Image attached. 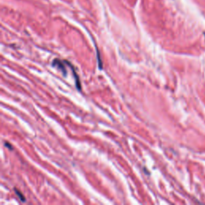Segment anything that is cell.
<instances>
[{"mask_svg": "<svg viewBox=\"0 0 205 205\" xmlns=\"http://www.w3.org/2000/svg\"><path fill=\"white\" fill-rule=\"evenodd\" d=\"M65 64H66V61L65 60H60L59 59H55L52 62V66L56 67L58 70L61 71L64 76H66L67 73H66V66H65Z\"/></svg>", "mask_w": 205, "mask_h": 205, "instance_id": "6da1fadb", "label": "cell"}, {"mask_svg": "<svg viewBox=\"0 0 205 205\" xmlns=\"http://www.w3.org/2000/svg\"><path fill=\"white\" fill-rule=\"evenodd\" d=\"M15 192H16V194H17V195L18 196V197H20V199H21L22 201H23V202H24L25 201L24 196L22 195L21 193H20V192H18V191H17L16 189H15Z\"/></svg>", "mask_w": 205, "mask_h": 205, "instance_id": "7a4b0ae2", "label": "cell"}]
</instances>
